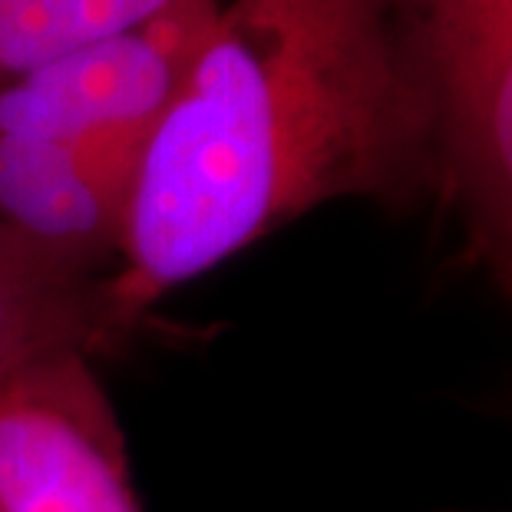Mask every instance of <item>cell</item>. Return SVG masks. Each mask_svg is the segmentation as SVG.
<instances>
[{
    "label": "cell",
    "mask_w": 512,
    "mask_h": 512,
    "mask_svg": "<svg viewBox=\"0 0 512 512\" xmlns=\"http://www.w3.org/2000/svg\"><path fill=\"white\" fill-rule=\"evenodd\" d=\"M443 192L440 113L400 0H219L152 133L103 278L116 337L331 202Z\"/></svg>",
    "instance_id": "6da1fadb"
},
{
    "label": "cell",
    "mask_w": 512,
    "mask_h": 512,
    "mask_svg": "<svg viewBox=\"0 0 512 512\" xmlns=\"http://www.w3.org/2000/svg\"><path fill=\"white\" fill-rule=\"evenodd\" d=\"M0 512H143L90 354L60 351L0 380Z\"/></svg>",
    "instance_id": "3957f363"
},
{
    "label": "cell",
    "mask_w": 512,
    "mask_h": 512,
    "mask_svg": "<svg viewBox=\"0 0 512 512\" xmlns=\"http://www.w3.org/2000/svg\"><path fill=\"white\" fill-rule=\"evenodd\" d=\"M119 341L103 275L43 255L0 228V380L60 351L100 354Z\"/></svg>",
    "instance_id": "5b68a950"
},
{
    "label": "cell",
    "mask_w": 512,
    "mask_h": 512,
    "mask_svg": "<svg viewBox=\"0 0 512 512\" xmlns=\"http://www.w3.org/2000/svg\"><path fill=\"white\" fill-rule=\"evenodd\" d=\"M179 0H0V86L90 43L126 34Z\"/></svg>",
    "instance_id": "8992f818"
},
{
    "label": "cell",
    "mask_w": 512,
    "mask_h": 512,
    "mask_svg": "<svg viewBox=\"0 0 512 512\" xmlns=\"http://www.w3.org/2000/svg\"><path fill=\"white\" fill-rule=\"evenodd\" d=\"M219 0H179L126 34L0 86V139H37L143 166L159 119L199 53Z\"/></svg>",
    "instance_id": "7a4b0ae2"
},
{
    "label": "cell",
    "mask_w": 512,
    "mask_h": 512,
    "mask_svg": "<svg viewBox=\"0 0 512 512\" xmlns=\"http://www.w3.org/2000/svg\"><path fill=\"white\" fill-rule=\"evenodd\" d=\"M440 113L443 192L470 219L473 242L512 281V30L430 76Z\"/></svg>",
    "instance_id": "277c9868"
},
{
    "label": "cell",
    "mask_w": 512,
    "mask_h": 512,
    "mask_svg": "<svg viewBox=\"0 0 512 512\" xmlns=\"http://www.w3.org/2000/svg\"><path fill=\"white\" fill-rule=\"evenodd\" d=\"M400 10L430 76L512 30V0H400Z\"/></svg>",
    "instance_id": "52a82bcc"
}]
</instances>
